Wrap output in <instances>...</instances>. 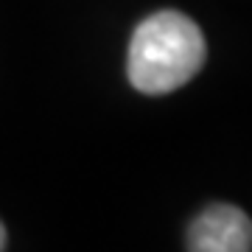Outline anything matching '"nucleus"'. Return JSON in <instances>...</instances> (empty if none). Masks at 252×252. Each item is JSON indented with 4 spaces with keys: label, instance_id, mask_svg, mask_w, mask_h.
Here are the masks:
<instances>
[{
    "label": "nucleus",
    "instance_id": "7ed1b4c3",
    "mask_svg": "<svg viewBox=\"0 0 252 252\" xmlns=\"http://www.w3.org/2000/svg\"><path fill=\"white\" fill-rule=\"evenodd\" d=\"M0 252H6V227L0 221Z\"/></svg>",
    "mask_w": 252,
    "mask_h": 252
},
{
    "label": "nucleus",
    "instance_id": "f257e3e1",
    "mask_svg": "<svg viewBox=\"0 0 252 252\" xmlns=\"http://www.w3.org/2000/svg\"><path fill=\"white\" fill-rule=\"evenodd\" d=\"M207 59L202 28L182 11H157L135 28L126 76L143 95H168L188 84Z\"/></svg>",
    "mask_w": 252,
    "mask_h": 252
},
{
    "label": "nucleus",
    "instance_id": "f03ea898",
    "mask_svg": "<svg viewBox=\"0 0 252 252\" xmlns=\"http://www.w3.org/2000/svg\"><path fill=\"white\" fill-rule=\"evenodd\" d=\"M188 252H252V219L235 205H210L188 227Z\"/></svg>",
    "mask_w": 252,
    "mask_h": 252
}]
</instances>
